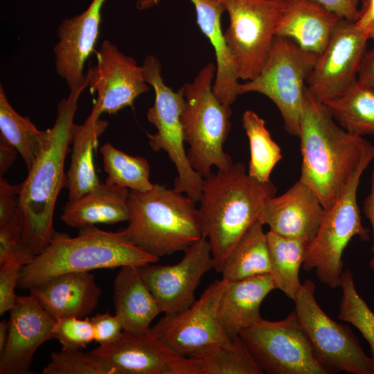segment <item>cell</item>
<instances>
[{
    "label": "cell",
    "mask_w": 374,
    "mask_h": 374,
    "mask_svg": "<svg viewBox=\"0 0 374 374\" xmlns=\"http://www.w3.org/2000/svg\"><path fill=\"white\" fill-rule=\"evenodd\" d=\"M299 138L302 157L299 180L327 210L341 196L372 143L338 125L307 87Z\"/></svg>",
    "instance_id": "6da1fadb"
},
{
    "label": "cell",
    "mask_w": 374,
    "mask_h": 374,
    "mask_svg": "<svg viewBox=\"0 0 374 374\" xmlns=\"http://www.w3.org/2000/svg\"><path fill=\"white\" fill-rule=\"evenodd\" d=\"M325 211L315 193L299 180L283 194L268 198L258 219L280 235L311 242Z\"/></svg>",
    "instance_id": "ffe728a7"
},
{
    "label": "cell",
    "mask_w": 374,
    "mask_h": 374,
    "mask_svg": "<svg viewBox=\"0 0 374 374\" xmlns=\"http://www.w3.org/2000/svg\"><path fill=\"white\" fill-rule=\"evenodd\" d=\"M161 0H138L136 8L148 9ZM196 12L197 24L211 44L216 59V73L213 91L223 104L231 105L238 96V78L226 46L221 17L225 12L218 0H190Z\"/></svg>",
    "instance_id": "7402d4cb"
},
{
    "label": "cell",
    "mask_w": 374,
    "mask_h": 374,
    "mask_svg": "<svg viewBox=\"0 0 374 374\" xmlns=\"http://www.w3.org/2000/svg\"><path fill=\"white\" fill-rule=\"evenodd\" d=\"M24 265L19 262H8L0 265V315L10 312L15 305L19 296L15 289Z\"/></svg>",
    "instance_id": "f35d334b"
},
{
    "label": "cell",
    "mask_w": 374,
    "mask_h": 374,
    "mask_svg": "<svg viewBox=\"0 0 374 374\" xmlns=\"http://www.w3.org/2000/svg\"><path fill=\"white\" fill-rule=\"evenodd\" d=\"M159 260L131 243L123 231H106L93 225L80 229L73 238L57 232L48 246L22 267L18 287L29 290L65 273L141 267Z\"/></svg>",
    "instance_id": "277c9868"
},
{
    "label": "cell",
    "mask_w": 374,
    "mask_h": 374,
    "mask_svg": "<svg viewBox=\"0 0 374 374\" xmlns=\"http://www.w3.org/2000/svg\"><path fill=\"white\" fill-rule=\"evenodd\" d=\"M100 116L91 111L83 123L73 125L71 163L65 178L69 202L78 199L100 183L94 167L93 154L98 139L109 123Z\"/></svg>",
    "instance_id": "4316f807"
},
{
    "label": "cell",
    "mask_w": 374,
    "mask_h": 374,
    "mask_svg": "<svg viewBox=\"0 0 374 374\" xmlns=\"http://www.w3.org/2000/svg\"><path fill=\"white\" fill-rule=\"evenodd\" d=\"M276 192L271 180L260 181L252 177L242 162L204 178L198 214L202 236L208 241L217 273L222 272L235 245L258 220L265 201Z\"/></svg>",
    "instance_id": "7a4b0ae2"
},
{
    "label": "cell",
    "mask_w": 374,
    "mask_h": 374,
    "mask_svg": "<svg viewBox=\"0 0 374 374\" xmlns=\"http://www.w3.org/2000/svg\"><path fill=\"white\" fill-rule=\"evenodd\" d=\"M30 295L54 319L83 318L98 306L100 288L89 272L56 276L29 289Z\"/></svg>",
    "instance_id": "44dd1931"
},
{
    "label": "cell",
    "mask_w": 374,
    "mask_h": 374,
    "mask_svg": "<svg viewBox=\"0 0 374 374\" xmlns=\"http://www.w3.org/2000/svg\"><path fill=\"white\" fill-rule=\"evenodd\" d=\"M315 290L313 281L305 280L294 301V311L318 362L327 373L374 374L373 359L366 355L349 326L337 323L324 312L316 300Z\"/></svg>",
    "instance_id": "8fae6325"
},
{
    "label": "cell",
    "mask_w": 374,
    "mask_h": 374,
    "mask_svg": "<svg viewBox=\"0 0 374 374\" xmlns=\"http://www.w3.org/2000/svg\"><path fill=\"white\" fill-rule=\"evenodd\" d=\"M53 339H56L62 349L82 350L94 341V332L89 317H62L54 319Z\"/></svg>",
    "instance_id": "74e56055"
},
{
    "label": "cell",
    "mask_w": 374,
    "mask_h": 374,
    "mask_svg": "<svg viewBox=\"0 0 374 374\" xmlns=\"http://www.w3.org/2000/svg\"><path fill=\"white\" fill-rule=\"evenodd\" d=\"M364 5L359 19L355 22L360 28L366 29L374 21V0H366Z\"/></svg>",
    "instance_id": "f6af8a7d"
},
{
    "label": "cell",
    "mask_w": 374,
    "mask_h": 374,
    "mask_svg": "<svg viewBox=\"0 0 374 374\" xmlns=\"http://www.w3.org/2000/svg\"><path fill=\"white\" fill-rule=\"evenodd\" d=\"M339 125L349 134H374V89L357 80L340 96L323 103Z\"/></svg>",
    "instance_id": "83f0119b"
},
{
    "label": "cell",
    "mask_w": 374,
    "mask_h": 374,
    "mask_svg": "<svg viewBox=\"0 0 374 374\" xmlns=\"http://www.w3.org/2000/svg\"><path fill=\"white\" fill-rule=\"evenodd\" d=\"M373 159L374 145L371 144L341 196L326 210L302 265L306 271L314 269L318 279L330 288L340 285L342 256L350 240L355 236L362 241L370 238L369 229L362 223L357 192L362 175Z\"/></svg>",
    "instance_id": "52a82bcc"
},
{
    "label": "cell",
    "mask_w": 374,
    "mask_h": 374,
    "mask_svg": "<svg viewBox=\"0 0 374 374\" xmlns=\"http://www.w3.org/2000/svg\"><path fill=\"white\" fill-rule=\"evenodd\" d=\"M263 226L258 219L243 235L224 264L222 278L233 281L270 274L267 235Z\"/></svg>",
    "instance_id": "4dcf8cb0"
},
{
    "label": "cell",
    "mask_w": 374,
    "mask_h": 374,
    "mask_svg": "<svg viewBox=\"0 0 374 374\" xmlns=\"http://www.w3.org/2000/svg\"><path fill=\"white\" fill-rule=\"evenodd\" d=\"M242 123L250 148L247 172L258 181H269L274 168L283 157L281 149L272 139L265 121L255 112L245 111Z\"/></svg>",
    "instance_id": "836d02e7"
},
{
    "label": "cell",
    "mask_w": 374,
    "mask_h": 374,
    "mask_svg": "<svg viewBox=\"0 0 374 374\" xmlns=\"http://www.w3.org/2000/svg\"><path fill=\"white\" fill-rule=\"evenodd\" d=\"M113 303L123 330L132 333L148 332L152 321L161 313L136 266L121 267L114 281Z\"/></svg>",
    "instance_id": "d4e9b609"
},
{
    "label": "cell",
    "mask_w": 374,
    "mask_h": 374,
    "mask_svg": "<svg viewBox=\"0 0 374 374\" xmlns=\"http://www.w3.org/2000/svg\"><path fill=\"white\" fill-rule=\"evenodd\" d=\"M274 289L276 288L270 274L227 281L220 301L217 319L220 328L230 340L262 319L261 304Z\"/></svg>",
    "instance_id": "603a6c76"
},
{
    "label": "cell",
    "mask_w": 374,
    "mask_h": 374,
    "mask_svg": "<svg viewBox=\"0 0 374 374\" xmlns=\"http://www.w3.org/2000/svg\"><path fill=\"white\" fill-rule=\"evenodd\" d=\"M369 39L374 41V21L366 28Z\"/></svg>",
    "instance_id": "7dc6e473"
},
{
    "label": "cell",
    "mask_w": 374,
    "mask_h": 374,
    "mask_svg": "<svg viewBox=\"0 0 374 374\" xmlns=\"http://www.w3.org/2000/svg\"><path fill=\"white\" fill-rule=\"evenodd\" d=\"M196 203L157 184L145 192L131 190L123 231L131 243L158 258L184 251L202 237Z\"/></svg>",
    "instance_id": "5b68a950"
},
{
    "label": "cell",
    "mask_w": 374,
    "mask_h": 374,
    "mask_svg": "<svg viewBox=\"0 0 374 374\" xmlns=\"http://www.w3.org/2000/svg\"><path fill=\"white\" fill-rule=\"evenodd\" d=\"M93 328L94 341L99 345H105L116 341L121 335L123 328L119 317L109 312L96 314L91 318Z\"/></svg>",
    "instance_id": "ab89813d"
},
{
    "label": "cell",
    "mask_w": 374,
    "mask_h": 374,
    "mask_svg": "<svg viewBox=\"0 0 374 374\" xmlns=\"http://www.w3.org/2000/svg\"><path fill=\"white\" fill-rule=\"evenodd\" d=\"M276 35L290 38L302 49L320 54L343 19L314 0H285Z\"/></svg>",
    "instance_id": "cb8c5ba5"
},
{
    "label": "cell",
    "mask_w": 374,
    "mask_h": 374,
    "mask_svg": "<svg viewBox=\"0 0 374 374\" xmlns=\"http://www.w3.org/2000/svg\"><path fill=\"white\" fill-rule=\"evenodd\" d=\"M42 374H113L98 358L81 350L61 349L51 355Z\"/></svg>",
    "instance_id": "8d00e7d4"
},
{
    "label": "cell",
    "mask_w": 374,
    "mask_h": 374,
    "mask_svg": "<svg viewBox=\"0 0 374 374\" xmlns=\"http://www.w3.org/2000/svg\"><path fill=\"white\" fill-rule=\"evenodd\" d=\"M363 212L371 223L372 227L373 245L371 247V252L373 256L369 262V267L374 270V169L371 175V191L364 199Z\"/></svg>",
    "instance_id": "7bdbcfd3"
},
{
    "label": "cell",
    "mask_w": 374,
    "mask_h": 374,
    "mask_svg": "<svg viewBox=\"0 0 374 374\" xmlns=\"http://www.w3.org/2000/svg\"><path fill=\"white\" fill-rule=\"evenodd\" d=\"M113 374H198L195 361L179 355L150 330H123L115 341L89 351Z\"/></svg>",
    "instance_id": "9a60e30c"
},
{
    "label": "cell",
    "mask_w": 374,
    "mask_h": 374,
    "mask_svg": "<svg viewBox=\"0 0 374 374\" xmlns=\"http://www.w3.org/2000/svg\"><path fill=\"white\" fill-rule=\"evenodd\" d=\"M0 136L11 144L22 157L28 170L41 153L47 130H39L28 117L18 114L0 87Z\"/></svg>",
    "instance_id": "1f68e13d"
},
{
    "label": "cell",
    "mask_w": 374,
    "mask_h": 374,
    "mask_svg": "<svg viewBox=\"0 0 374 374\" xmlns=\"http://www.w3.org/2000/svg\"><path fill=\"white\" fill-rule=\"evenodd\" d=\"M105 172V183L119 186L131 190L145 192L151 190L154 184L150 177V165L143 157H133L105 143L100 148Z\"/></svg>",
    "instance_id": "e575fe53"
},
{
    "label": "cell",
    "mask_w": 374,
    "mask_h": 374,
    "mask_svg": "<svg viewBox=\"0 0 374 374\" xmlns=\"http://www.w3.org/2000/svg\"><path fill=\"white\" fill-rule=\"evenodd\" d=\"M216 65L207 63L192 82L182 87L186 100L181 116L187 157L190 166L203 178L211 169L226 170L233 164L223 145L231 130L230 105L223 104L213 91Z\"/></svg>",
    "instance_id": "8992f818"
},
{
    "label": "cell",
    "mask_w": 374,
    "mask_h": 374,
    "mask_svg": "<svg viewBox=\"0 0 374 374\" xmlns=\"http://www.w3.org/2000/svg\"><path fill=\"white\" fill-rule=\"evenodd\" d=\"M227 280L211 283L186 310L164 314L150 331L179 355L190 357L207 348L229 342L218 322V308Z\"/></svg>",
    "instance_id": "4fadbf2b"
},
{
    "label": "cell",
    "mask_w": 374,
    "mask_h": 374,
    "mask_svg": "<svg viewBox=\"0 0 374 374\" xmlns=\"http://www.w3.org/2000/svg\"><path fill=\"white\" fill-rule=\"evenodd\" d=\"M35 256L24 235L20 191L3 186L0 190V265L19 262L24 266Z\"/></svg>",
    "instance_id": "f546056e"
},
{
    "label": "cell",
    "mask_w": 374,
    "mask_h": 374,
    "mask_svg": "<svg viewBox=\"0 0 374 374\" xmlns=\"http://www.w3.org/2000/svg\"><path fill=\"white\" fill-rule=\"evenodd\" d=\"M357 75L359 80L374 89V48L365 52Z\"/></svg>",
    "instance_id": "b9f144b4"
},
{
    "label": "cell",
    "mask_w": 374,
    "mask_h": 374,
    "mask_svg": "<svg viewBox=\"0 0 374 374\" xmlns=\"http://www.w3.org/2000/svg\"><path fill=\"white\" fill-rule=\"evenodd\" d=\"M129 193L127 188L100 182L78 199L67 202L61 220L69 226L78 229L96 224L127 222Z\"/></svg>",
    "instance_id": "484cf974"
},
{
    "label": "cell",
    "mask_w": 374,
    "mask_h": 374,
    "mask_svg": "<svg viewBox=\"0 0 374 374\" xmlns=\"http://www.w3.org/2000/svg\"><path fill=\"white\" fill-rule=\"evenodd\" d=\"M240 336L264 373L328 374L316 359L294 310L280 321L262 318Z\"/></svg>",
    "instance_id": "7c38bea8"
},
{
    "label": "cell",
    "mask_w": 374,
    "mask_h": 374,
    "mask_svg": "<svg viewBox=\"0 0 374 374\" xmlns=\"http://www.w3.org/2000/svg\"><path fill=\"white\" fill-rule=\"evenodd\" d=\"M96 63L86 73L90 91L97 93L92 112L114 114L132 106L135 99L150 90L142 66L131 56L105 40L96 52Z\"/></svg>",
    "instance_id": "e0dca14e"
},
{
    "label": "cell",
    "mask_w": 374,
    "mask_h": 374,
    "mask_svg": "<svg viewBox=\"0 0 374 374\" xmlns=\"http://www.w3.org/2000/svg\"><path fill=\"white\" fill-rule=\"evenodd\" d=\"M366 29L342 19L316 61L306 87L324 103L346 91L357 80L368 40Z\"/></svg>",
    "instance_id": "5bb4252c"
},
{
    "label": "cell",
    "mask_w": 374,
    "mask_h": 374,
    "mask_svg": "<svg viewBox=\"0 0 374 374\" xmlns=\"http://www.w3.org/2000/svg\"><path fill=\"white\" fill-rule=\"evenodd\" d=\"M105 1L92 0L84 12L64 19L58 26V40L53 48L55 70L70 89L88 87L84 65L98 37Z\"/></svg>",
    "instance_id": "d6986e66"
},
{
    "label": "cell",
    "mask_w": 374,
    "mask_h": 374,
    "mask_svg": "<svg viewBox=\"0 0 374 374\" xmlns=\"http://www.w3.org/2000/svg\"><path fill=\"white\" fill-rule=\"evenodd\" d=\"M17 150L3 137L0 136V175L2 177L13 164Z\"/></svg>",
    "instance_id": "ee69618b"
},
{
    "label": "cell",
    "mask_w": 374,
    "mask_h": 374,
    "mask_svg": "<svg viewBox=\"0 0 374 374\" xmlns=\"http://www.w3.org/2000/svg\"><path fill=\"white\" fill-rule=\"evenodd\" d=\"M8 335V321L3 319L0 322V352L3 349Z\"/></svg>",
    "instance_id": "bcb514c9"
},
{
    "label": "cell",
    "mask_w": 374,
    "mask_h": 374,
    "mask_svg": "<svg viewBox=\"0 0 374 374\" xmlns=\"http://www.w3.org/2000/svg\"><path fill=\"white\" fill-rule=\"evenodd\" d=\"M184 253L181 260L175 265L150 263L139 267L143 280L164 314L178 313L192 305L202 277L214 269L206 238L202 236Z\"/></svg>",
    "instance_id": "2e32d148"
},
{
    "label": "cell",
    "mask_w": 374,
    "mask_h": 374,
    "mask_svg": "<svg viewBox=\"0 0 374 374\" xmlns=\"http://www.w3.org/2000/svg\"><path fill=\"white\" fill-rule=\"evenodd\" d=\"M319 54L302 49L290 38L276 35L258 75L239 84L238 94L257 92L277 107L285 130L299 137L306 81Z\"/></svg>",
    "instance_id": "ba28073f"
},
{
    "label": "cell",
    "mask_w": 374,
    "mask_h": 374,
    "mask_svg": "<svg viewBox=\"0 0 374 374\" xmlns=\"http://www.w3.org/2000/svg\"><path fill=\"white\" fill-rule=\"evenodd\" d=\"M342 296L338 317L355 327L368 343L374 360V312L358 294L352 273L348 269L341 274Z\"/></svg>",
    "instance_id": "d590c367"
},
{
    "label": "cell",
    "mask_w": 374,
    "mask_h": 374,
    "mask_svg": "<svg viewBox=\"0 0 374 374\" xmlns=\"http://www.w3.org/2000/svg\"><path fill=\"white\" fill-rule=\"evenodd\" d=\"M266 235L271 265L270 275L276 288L294 301L302 284L299 271L310 242L284 237L270 230Z\"/></svg>",
    "instance_id": "f1b7e54d"
},
{
    "label": "cell",
    "mask_w": 374,
    "mask_h": 374,
    "mask_svg": "<svg viewBox=\"0 0 374 374\" xmlns=\"http://www.w3.org/2000/svg\"><path fill=\"white\" fill-rule=\"evenodd\" d=\"M85 88L70 89L68 97L58 103L55 122L47 130L44 146L22 182L20 209L24 235L36 256L57 233L53 227L55 206L61 189L65 187L64 161L71 144L78 101Z\"/></svg>",
    "instance_id": "3957f363"
},
{
    "label": "cell",
    "mask_w": 374,
    "mask_h": 374,
    "mask_svg": "<svg viewBox=\"0 0 374 374\" xmlns=\"http://www.w3.org/2000/svg\"><path fill=\"white\" fill-rule=\"evenodd\" d=\"M142 69L145 81L155 93L154 105L147 112L148 121L157 129L156 133L148 134L149 145L154 152L164 151L174 163L177 171L174 188L198 202L204 178L190 166L184 145V89L181 87L175 91L166 84L161 73V63L154 55L144 60Z\"/></svg>",
    "instance_id": "9c48e42d"
},
{
    "label": "cell",
    "mask_w": 374,
    "mask_h": 374,
    "mask_svg": "<svg viewBox=\"0 0 374 374\" xmlns=\"http://www.w3.org/2000/svg\"><path fill=\"white\" fill-rule=\"evenodd\" d=\"M341 19L355 22L361 14L358 9L359 0H314Z\"/></svg>",
    "instance_id": "60d3db41"
},
{
    "label": "cell",
    "mask_w": 374,
    "mask_h": 374,
    "mask_svg": "<svg viewBox=\"0 0 374 374\" xmlns=\"http://www.w3.org/2000/svg\"><path fill=\"white\" fill-rule=\"evenodd\" d=\"M189 357L195 361L198 374L264 373L240 336Z\"/></svg>",
    "instance_id": "d6a6232c"
},
{
    "label": "cell",
    "mask_w": 374,
    "mask_h": 374,
    "mask_svg": "<svg viewBox=\"0 0 374 374\" xmlns=\"http://www.w3.org/2000/svg\"><path fill=\"white\" fill-rule=\"evenodd\" d=\"M229 17L224 32L239 80L262 70L284 14L285 0H218Z\"/></svg>",
    "instance_id": "30bf717a"
},
{
    "label": "cell",
    "mask_w": 374,
    "mask_h": 374,
    "mask_svg": "<svg viewBox=\"0 0 374 374\" xmlns=\"http://www.w3.org/2000/svg\"><path fill=\"white\" fill-rule=\"evenodd\" d=\"M54 319L30 294L19 296L10 311L8 335L0 352L1 374H27L33 357L53 339Z\"/></svg>",
    "instance_id": "ac0fdd59"
}]
</instances>
